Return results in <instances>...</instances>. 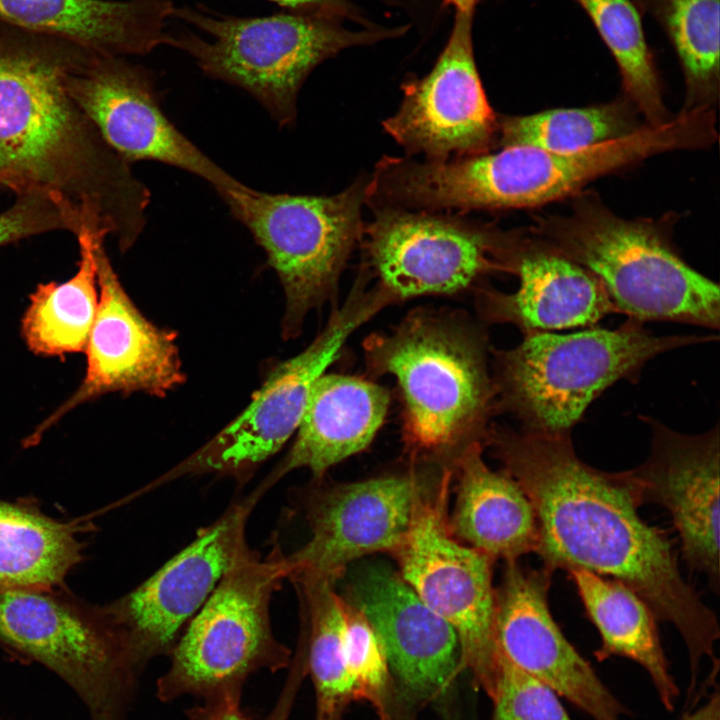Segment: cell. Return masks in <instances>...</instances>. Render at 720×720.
<instances>
[{
    "mask_svg": "<svg viewBox=\"0 0 720 720\" xmlns=\"http://www.w3.org/2000/svg\"><path fill=\"white\" fill-rule=\"evenodd\" d=\"M374 211L361 237L368 272L394 299L451 294L491 271L511 272L518 243L487 225L430 211Z\"/></svg>",
    "mask_w": 720,
    "mask_h": 720,
    "instance_id": "4fadbf2b",
    "label": "cell"
},
{
    "mask_svg": "<svg viewBox=\"0 0 720 720\" xmlns=\"http://www.w3.org/2000/svg\"><path fill=\"white\" fill-rule=\"evenodd\" d=\"M717 339L657 336L632 319L616 329L524 334L517 346L494 352L497 405L512 413L524 430L570 433L599 395L619 380L637 379L652 358Z\"/></svg>",
    "mask_w": 720,
    "mask_h": 720,
    "instance_id": "8992f818",
    "label": "cell"
},
{
    "mask_svg": "<svg viewBox=\"0 0 720 720\" xmlns=\"http://www.w3.org/2000/svg\"><path fill=\"white\" fill-rule=\"evenodd\" d=\"M652 439L647 460L630 470L642 503H656L670 514L689 569L704 573L719 591V425L701 434H684L650 416Z\"/></svg>",
    "mask_w": 720,
    "mask_h": 720,
    "instance_id": "d6986e66",
    "label": "cell"
},
{
    "mask_svg": "<svg viewBox=\"0 0 720 720\" xmlns=\"http://www.w3.org/2000/svg\"><path fill=\"white\" fill-rule=\"evenodd\" d=\"M590 17L613 55L626 98L648 125L669 120L653 56L631 0H573Z\"/></svg>",
    "mask_w": 720,
    "mask_h": 720,
    "instance_id": "1f68e13d",
    "label": "cell"
},
{
    "mask_svg": "<svg viewBox=\"0 0 720 720\" xmlns=\"http://www.w3.org/2000/svg\"><path fill=\"white\" fill-rule=\"evenodd\" d=\"M221 700L214 706L206 720H249L239 709L237 695L231 689L222 692Z\"/></svg>",
    "mask_w": 720,
    "mask_h": 720,
    "instance_id": "f35d334b",
    "label": "cell"
},
{
    "mask_svg": "<svg viewBox=\"0 0 720 720\" xmlns=\"http://www.w3.org/2000/svg\"><path fill=\"white\" fill-rule=\"evenodd\" d=\"M95 248L99 300L79 389L34 432L39 437L66 412L101 394L144 391L162 396L184 380L175 335L150 323L135 307L103 246Z\"/></svg>",
    "mask_w": 720,
    "mask_h": 720,
    "instance_id": "ac0fdd59",
    "label": "cell"
},
{
    "mask_svg": "<svg viewBox=\"0 0 720 720\" xmlns=\"http://www.w3.org/2000/svg\"><path fill=\"white\" fill-rule=\"evenodd\" d=\"M445 5L451 6L455 13L474 14L478 0H444Z\"/></svg>",
    "mask_w": 720,
    "mask_h": 720,
    "instance_id": "ab89813d",
    "label": "cell"
},
{
    "mask_svg": "<svg viewBox=\"0 0 720 720\" xmlns=\"http://www.w3.org/2000/svg\"><path fill=\"white\" fill-rule=\"evenodd\" d=\"M398 9L409 18L410 27H414L425 36L430 35L437 25L445 5L444 0H378Z\"/></svg>",
    "mask_w": 720,
    "mask_h": 720,
    "instance_id": "8d00e7d4",
    "label": "cell"
},
{
    "mask_svg": "<svg viewBox=\"0 0 720 720\" xmlns=\"http://www.w3.org/2000/svg\"><path fill=\"white\" fill-rule=\"evenodd\" d=\"M93 56L60 37L0 21V182L44 190L95 238L130 249L146 225L150 191L68 91Z\"/></svg>",
    "mask_w": 720,
    "mask_h": 720,
    "instance_id": "7a4b0ae2",
    "label": "cell"
},
{
    "mask_svg": "<svg viewBox=\"0 0 720 720\" xmlns=\"http://www.w3.org/2000/svg\"><path fill=\"white\" fill-rule=\"evenodd\" d=\"M370 368L391 374L405 403V429L418 450L478 441L497 405L481 338L453 322L413 313L390 334L365 342Z\"/></svg>",
    "mask_w": 720,
    "mask_h": 720,
    "instance_id": "52a82bcc",
    "label": "cell"
},
{
    "mask_svg": "<svg viewBox=\"0 0 720 720\" xmlns=\"http://www.w3.org/2000/svg\"><path fill=\"white\" fill-rule=\"evenodd\" d=\"M81 560L72 524L0 499V586L48 590Z\"/></svg>",
    "mask_w": 720,
    "mask_h": 720,
    "instance_id": "4316f807",
    "label": "cell"
},
{
    "mask_svg": "<svg viewBox=\"0 0 720 720\" xmlns=\"http://www.w3.org/2000/svg\"><path fill=\"white\" fill-rule=\"evenodd\" d=\"M298 588L309 624V667L316 691L315 720H344L354 699V683L343 648L342 602L333 582L290 579Z\"/></svg>",
    "mask_w": 720,
    "mask_h": 720,
    "instance_id": "f546056e",
    "label": "cell"
},
{
    "mask_svg": "<svg viewBox=\"0 0 720 720\" xmlns=\"http://www.w3.org/2000/svg\"><path fill=\"white\" fill-rule=\"evenodd\" d=\"M0 646L44 665L85 704L90 720H119L132 669L102 608L47 590L0 586Z\"/></svg>",
    "mask_w": 720,
    "mask_h": 720,
    "instance_id": "7c38bea8",
    "label": "cell"
},
{
    "mask_svg": "<svg viewBox=\"0 0 720 720\" xmlns=\"http://www.w3.org/2000/svg\"><path fill=\"white\" fill-rule=\"evenodd\" d=\"M585 614L597 629L601 644L594 656L601 662L627 658L649 675L662 705L675 709L679 687L661 645L657 619L648 604L624 583L574 568L567 570Z\"/></svg>",
    "mask_w": 720,
    "mask_h": 720,
    "instance_id": "484cf974",
    "label": "cell"
},
{
    "mask_svg": "<svg viewBox=\"0 0 720 720\" xmlns=\"http://www.w3.org/2000/svg\"><path fill=\"white\" fill-rule=\"evenodd\" d=\"M284 579L286 556L277 546L265 559L252 549L239 558L175 643L160 696L223 692L256 669L285 666L289 651L270 621L271 599Z\"/></svg>",
    "mask_w": 720,
    "mask_h": 720,
    "instance_id": "9c48e42d",
    "label": "cell"
},
{
    "mask_svg": "<svg viewBox=\"0 0 720 720\" xmlns=\"http://www.w3.org/2000/svg\"><path fill=\"white\" fill-rule=\"evenodd\" d=\"M68 91L127 162L156 161L182 169L218 194L239 183L169 120L146 67L124 57L93 56L70 77Z\"/></svg>",
    "mask_w": 720,
    "mask_h": 720,
    "instance_id": "2e32d148",
    "label": "cell"
},
{
    "mask_svg": "<svg viewBox=\"0 0 720 720\" xmlns=\"http://www.w3.org/2000/svg\"><path fill=\"white\" fill-rule=\"evenodd\" d=\"M367 182L331 196L267 193L239 182L220 197L265 251L286 296L283 330L297 335L307 312L335 293L364 225Z\"/></svg>",
    "mask_w": 720,
    "mask_h": 720,
    "instance_id": "ba28073f",
    "label": "cell"
},
{
    "mask_svg": "<svg viewBox=\"0 0 720 720\" xmlns=\"http://www.w3.org/2000/svg\"><path fill=\"white\" fill-rule=\"evenodd\" d=\"M0 187H3L2 183L0 182Z\"/></svg>",
    "mask_w": 720,
    "mask_h": 720,
    "instance_id": "60d3db41",
    "label": "cell"
},
{
    "mask_svg": "<svg viewBox=\"0 0 720 720\" xmlns=\"http://www.w3.org/2000/svg\"><path fill=\"white\" fill-rule=\"evenodd\" d=\"M0 720H2V719L0 718Z\"/></svg>",
    "mask_w": 720,
    "mask_h": 720,
    "instance_id": "b9f144b4",
    "label": "cell"
},
{
    "mask_svg": "<svg viewBox=\"0 0 720 720\" xmlns=\"http://www.w3.org/2000/svg\"><path fill=\"white\" fill-rule=\"evenodd\" d=\"M572 208L567 216L540 221L538 234L594 274L618 313L643 324L719 329V285L682 259L661 225L619 217L592 195Z\"/></svg>",
    "mask_w": 720,
    "mask_h": 720,
    "instance_id": "5b68a950",
    "label": "cell"
},
{
    "mask_svg": "<svg viewBox=\"0 0 720 720\" xmlns=\"http://www.w3.org/2000/svg\"><path fill=\"white\" fill-rule=\"evenodd\" d=\"M669 37L684 72L685 110L709 107L719 88V0H635Z\"/></svg>",
    "mask_w": 720,
    "mask_h": 720,
    "instance_id": "4dcf8cb0",
    "label": "cell"
},
{
    "mask_svg": "<svg viewBox=\"0 0 720 720\" xmlns=\"http://www.w3.org/2000/svg\"><path fill=\"white\" fill-rule=\"evenodd\" d=\"M284 8L286 11L321 15L356 22L361 27H371L375 23L362 12L352 0H266Z\"/></svg>",
    "mask_w": 720,
    "mask_h": 720,
    "instance_id": "d590c367",
    "label": "cell"
},
{
    "mask_svg": "<svg viewBox=\"0 0 720 720\" xmlns=\"http://www.w3.org/2000/svg\"><path fill=\"white\" fill-rule=\"evenodd\" d=\"M409 476H388L316 492L308 503L310 540L286 556L287 579L310 577L335 583L352 561L395 552L410 524L418 495Z\"/></svg>",
    "mask_w": 720,
    "mask_h": 720,
    "instance_id": "ffe728a7",
    "label": "cell"
},
{
    "mask_svg": "<svg viewBox=\"0 0 720 720\" xmlns=\"http://www.w3.org/2000/svg\"><path fill=\"white\" fill-rule=\"evenodd\" d=\"M474 14L455 13L447 42L432 70L402 85L398 111L383 128L408 154L425 161L487 153L497 143L498 117L492 110L475 61Z\"/></svg>",
    "mask_w": 720,
    "mask_h": 720,
    "instance_id": "9a60e30c",
    "label": "cell"
},
{
    "mask_svg": "<svg viewBox=\"0 0 720 720\" xmlns=\"http://www.w3.org/2000/svg\"><path fill=\"white\" fill-rule=\"evenodd\" d=\"M627 99L607 104L498 118L499 146L570 153L629 135L645 124Z\"/></svg>",
    "mask_w": 720,
    "mask_h": 720,
    "instance_id": "f1b7e54d",
    "label": "cell"
},
{
    "mask_svg": "<svg viewBox=\"0 0 720 720\" xmlns=\"http://www.w3.org/2000/svg\"><path fill=\"white\" fill-rule=\"evenodd\" d=\"M360 276L341 308L301 353L279 364L248 407L216 436L151 486L207 473L239 481L275 454L297 430L315 381L360 326L393 298L380 286L367 290Z\"/></svg>",
    "mask_w": 720,
    "mask_h": 720,
    "instance_id": "8fae6325",
    "label": "cell"
},
{
    "mask_svg": "<svg viewBox=\"0 0 720 720\" xmlns=\"http://www.w3.org/2000/svg\"><path fill=\"white\" fill-rule=\"evenodd\" d=\"M450 473L435 497L418 493L408 530L394 554L401 577L419 598L455 630L461 671L493 700L502 675L495 637L496 591L492 562L460 544L446 520Z\"/></svg>",
    "mask_w": 720,
    "mask_h": 720,
    "instance_id": "30bf717a",
    "label": "cell"
},
{
    "mask_svg": "<svg viewBox=\"0 0 720 720\" xmlns=\"http://www.w3.org/2000/svg\"><path fill=\"white\" fill-rule=\"evenodd\" d=\"M15 194L12 205L0 213V247L56 230L73 231L68 212L48 192L29 189Z\"/></svg>",
    "mask_w": 720,
    "mask_h": 720,
    "instance_id": "e575fe53",
    "label": "cell"
},
{
    "mask_svg": "<svg viewBox=\"0 0 720 720\" xmlns=\"http://www.w3.org/2000/svg\"><path fill=\"white\" fill-rule=\"evenodd\" d=\"M501 657L491 720H571L556 692Z\"/></svg>",
    "mask_w": 720,
    "mask_h": 720,
    "instance_id": "836d02e7",
    "label": "cell"
},
{
    "mask_svg": "<svg viewBox=\"0 0 720 720\" xmlns=\"http://www.w3.org/2000/svg\"><path fill=\"white\" fill-rule=\"evenodd\" d=\"M714 124L710 108L700 107L570 153L510 146L443 162L412 161L403 174V194L412 208L431 212L535 207L650 156L711 144Z\"/></svg>",
    "mask_w": 720,
    "mask_h": 720,
    "instance_id": "3957f363",
    "label": "cell"
},
{
    "mask_svg": "<svg viewBox=\"0 0 720 720\" xmlns=\"http://www.w3.org/2000/svg\"><path fill=\"white\" fill-rule=\"evenodd\" d=\"M343 648L354 699L369 702L378 720H391L392 680L382 644L355 606L343 599Z\"/></svg>",
    "mask_w": 720,
    "mask_h": 720,
    "instance_id": "d6a6232c",
    "label": "cell"
},
{
    "mask_svg": "<svg viewBox=\"0 0 720 720\" xmlns=\"http://www.w3.org/2000/svg\"><path fill=\"white\" fill-rule=\"evenodd\" d=\"M172 0H0V21L69 40L101 57L166 46Z\"/></svg>",
    "mask_w": 720,
    "mask_h": 720,
    "instance_id": "603a6c76",
    "label": "cell"
},
{
    "mask_svg": "<svg viewBox=\"0 0 720 720\" xmlns=\"http://www.w3.org/2000/svg\"><path fill=\"white\" fill-rule=\"evenodd\" d=\"M174 19L202 34L169 31L166 46L187 54L208 77L249 93L280 127L294 123L299 91L318 65L345 49L398 38L410 29L408 24L350 29L340 19L291 11L241 17L199 4L175 6Z\"/></svg>",
    "mask_w": 720,
    "mask_h": 720,
    "instance_id": "277c9868",
    "label": "cell"
},
{
    "mask_svg": "<svg viewBox=\"0 0 720 720\" xmlns=\"http://www.w3.org/2000/svg\"><path fill=\"white\" fill-rule=\"evenodd\" d=\"M679 720H720L719 687L711 690L703 704L688 708Z\"/></svg>",
    "mask_w": 720,
    "mask_h": 720,
    "instance_id": "74e56055",
    "label": "cell"
},
{
    "mask_svg": "<svg viewBox=\"0 0 720 720\" xmlns=\"http://www.w3.org/2000/svg\"><path fill=\"white\" fill-rule=\"evenodd\" d=\"M76 238L77 272L63 283L39 285L22 320L26 344L39 355L84 352L94 323L99 300L95 248L104 241L85 230Z\"/></svg>",
    "mask_w": 720,
    "mask_h": 720,
    "instance_id": "83f0119b",
    "label": "cell"
},
{
    "mask_svg": "<svg viewBox=\"0 0 720 720\" xmlns=\"http://www.w3.org/2000/svg\"><path fill=\"white\" fill-rule=\"evenodd\" d=\"M553 572L506 562L496 591L495 637L501 655L592 720L628 713L591 664L564 636L548 604Z\"/></svg>",
    "mask_w": 720,
    "mask_h": 720,
    "instance_id": "e0dca14e",
    "label": "cell"
},
{
    "mask_svg": "<svg viewBox=\"0 0 720 720\" xmlns=\"http://www.w3.org/2000/svg\"><path fill=\"white\" fill-rule=\"evenodd\" d=\"M388 406L384 387L354 376L324 373L312 386L294 444L265 483L270 487L299 468L321 477L370 444Z\"/></svg>",
    "mask_w": 720,
    "mask_h": 720,
    "instance_id": "cb8c5ba5",
    "label": "cell"
},
{
    "mask_svg": "<svg viewBox=\"0 0 720 720\" xmlns=\"http://www.w3.org/2000/svg\"><path fill=\"white\" fill-rule=\"evenodd\" d=\"M511 272L519 278L517 290L485 291L484 310L489 320L512 323L523 335L590 328L618 313L594 274L542 241L518 245Z\"/></svg>",
    "mask_w": 720,
    "mask_h": 720,
    "instance_id": "7402d4cb",
    "label": "cell"
},
{
    "mask_svg": "<svg viewBox=\"0 0 720 720\" xmlns=\"http://www.w3.org/2000/svg\"><path fill=\"white\" fill-rule=\"evenodd\" d=\"M479 442L457 458L459 485L449 524L458 536L490 559L516 561L536 553L539 541L534 508L517 481L505 470H491Z\"/></svg>",
    "mask_w": 720,
    "mask_h": 720,
    "instance_id": "d4e9b609",
    "label": "cell"
},
{
    "mask_svg": "<svg viewBox=\"0 0 720 720\" xmlns=\"http://www.w3.org/2000/svg\"><path fill=\"white\" fill-rule=\"evenodd\" d=\"M265 490L261 485L231 505L141 585L103 607L133 666L172 650L222 577L251 550L246 526Z\"/></svg>",
    "mask_w": 720,
    "mask_h": 720,
    "instance_id": "5bb4252c",
    "label": "cell"
},
{
    "mask_svg": "<svg viewBox=\"0 0 720 720\" xmlns=\"http://www.w3.org/2000/svg\"><path fill=\"white\" fill-rule=\"evenodd\" d=\"M488 439L534 508L536 554L544 567L585 569L635 591L657 620L680 633L689 657V688H696L704 658L719 667L717 617L683 578L665 532L640 517L643 503L630 470L605 472L586 464L570 433L500 427Z\"/></svg>",
    "mask_w": 720,
    "mask_h": 720,
    "instance_id": "6da1fadb",
    "label": "cell"
},
{
    "mask_svg": "<svg viewBox=\"0 0 720 720\" xmlns=\"http://www.w3.org/2000/svg\"><path fill=\"white\" fill-rule=\"evenodd\" d=\"M349 597L376 632L408 696L428 701L447 691L461 672L457 634L400 575L383 565L364 567L353 577Z\"/></svg>",
    "mask_w": 720,
    "mask_h": 720,
    "instance_id": "44dd1931",
    "label": "cell"
}]
</instances>
